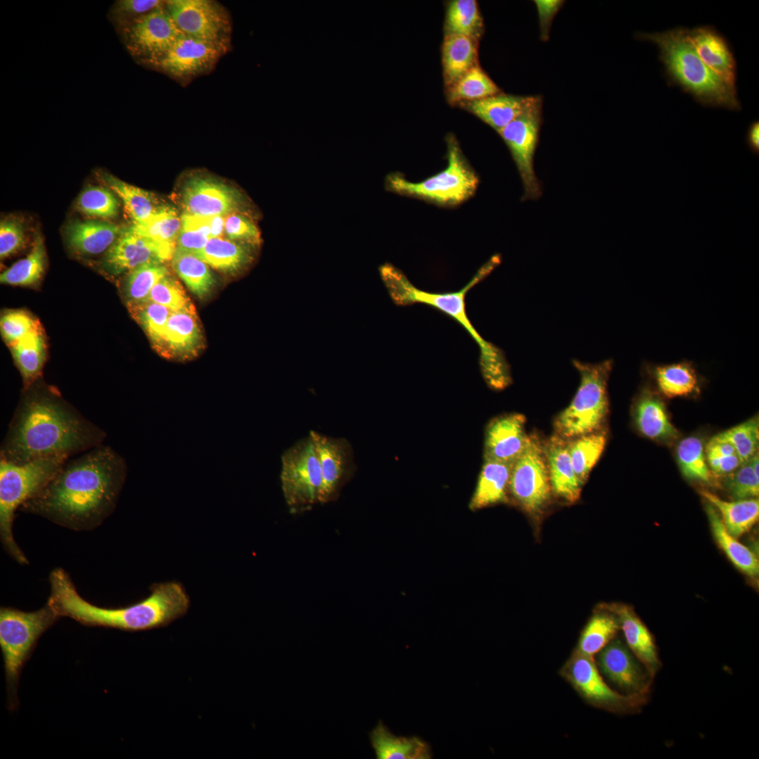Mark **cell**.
Returning <instances> with one entry per match:
<instances>
[{"label": "cell", "instance_id": "1", "mask_svg": "<svg viewBox=\"0 0 759 759\" xmlns=\"http://www.w3.org/2000/svg\"><path fill=\"white\" fill-rule=\"evenodd\" d=\"M126 472L124 459L102 443L68 459L19 509L71 530H92L115 508Z\"/></svg>", "mask_w": 759, "mask_h": 759}, {"label": "cell", "instance_id": "2", "mask_svg": "<svg viewBox=\"0 0 759 759\" xmlns=\"http://www.w3.org/2000/svg\"><path fill=\"white\" fill-rule=\"evenodd\" d=\"M36 381L24 388L1 443L0 460L22 464L51 456L70 458L103 443V429Z\"/></svg>", "mask_w": 759, "mask_h": 759}, {"label": "cell", "instance_id": "3", "mask_svg": "<svg viewBox=\"0 0 759 759\" xmlns=\"http://www.w3.org/2000/svg\"><path fill=\"white\" fill-rule=\"evenodd\" d=\"M49 582L47 602L60 617L71 618L86 626L129 632L163 628L183 616L190 606V597L177 581L155 583L146 598L119 608L100 607L86 601L63 569H53Z\"/></svg>", "mask_w": 759, "mask_h": 759}, {"label": "cell", "instance_id": "4", "mask_svg": "<svg viewBox=\"0 0 759 759\" xmlns=\"http://www.w3.org/2000/svg\"><path fill=\"white\" fill-rule=\"evenodd\" d=\"M499 263L500 257L494 256L462 290L447 293H431L417 289L399 269L390 264L379 268L382 279L396 304H427L446 313L462 324L479 347L481 370L486 382L493 389H502L511 382L510 367L502 351L484 339L470 323L465 311V296L469 289Z\"/></svg>", "mask_w": 759, "mask_h": 759}, {"label": "cell", "instance_id": "5", "mask_svg": "<svg viewBox=\"0 0 759 759\" xmlns=\"http://www.w3.org/2000/svg\"><path fill=\"white\" fill-rule=\"evenodd\" d=\"M640 39L655 44L670 79L700 103L740 110L735 86H730L701 60L688 36L677 27L661 32L640 33Z\"/></svg>", "mask_w": 759, "mask_h": 759}, {"label": "cell", "instance_id": "6", "mask_svg": "<svg viewBox=\"0 0 759 759\" xmlns=\"http://www.w3.org/2000/svg\"><path fill=\"white\" fill-rule=\"evenodd\" d=\"M69 458L51 456L22 464L0 460V538L6 552L20 564L29 562L13 537L15 512L44 488Z\"/></svg>", "mask_w": 759, "mask_h": 759}, {"label": "cell", "instance_id": "7", "mask_svg": "<svg viewBox=\"0 0 759 759\" xmlns=\"http://www.w3.org/2000/svg\"><path fill=\"white\" fill-rule=\"evenodd\" d=\"M580 384L569 405L554 420V434L566 441L603 429L609 413L607 384L612 360L590 363L573 359Z\"/></svg>", "mask_w": 759, "mask_h": 759}, {"label": "cell", "instance_id": "8", "mask_svg": "<svg viewBox=\"0 0 759 759\" xmlns=\"http://www.w3.org/2000/svg\"><path fill=\"white\" fill-rule=\"evenodd\" d=\"M60 617L47 602L41 609L25 612L11 607L0 609V646L10 710L18 705L17 689L22 668L42 634Z\"/></svg>", "mask_w": 759, "mask_h": 759}, {"label": "cell", "instance_id": "9", "mask_svg": "<svg viewBox=\"0 0 759 759\" xmlns=\"http://www.w3.org/2000/svg\"><path fill=\"white\" fill-rule=\"evenodd\" d=\"M448 164L445 169L422 181L412 182L399 173L385 179V188L392 193L441 206H456L472 197L479 178L464 157L456 139L449 136Z\"/></svg>", "mask_w": 759, "mask_h": 759}, {"label": "cell", "instance_id": "10", "mask_svg": "<svg viewBox=\"0 0 759 759\" xmlns=\"http://www.w3.org/2000/svg\"><path fill=\"white\" fill-rule=\"evenodd\" d=\"M281 464V487L290 511L298 513L319 504L321 467L317 448L309 434L284 451Z\"/></svg>", "mask_w": 759, "mask_h": 759}, {"label": "cell", "instance_id": "11", "mask_svg": "<svg viewBox=\"0 0 759 759\" xmlns=\"http://www.w3.org/2000/svg\"><path fill=\"white\" fill-rule=\"evenodd\" d=\"M508 492L531 515L540 514L548 505L552 492L543 443L537 434L528 435L524 450L513 462Z\"/></svg>", "mask_w": 759, "mask_h": 759}, {"label": "cell", "instance_id": "12", "mask_svg": "<svg viewBox=\"0 0 759 759\" xmlns=\"http://www.w3.org/2000/svg\"><path fill=\"white\" fill-rule=\"evenodd\" d=\"M129 54L153 67L183 34L164 4L117 30Z\"/></svg>", "mask_w": 759, "mask_h": 759}, {"label": "cell", "instance_id": "13", "mask_svg": "<svg viewBox=\"0 0 759 759\" xmlns=\"http://www.w3.org/2000/svg\"><path fill=\"white\" fill-rule=\"evenodd\" d=\"M541 122L542 98L537 96L528 108L498 132L508 147L522 181V200H536L543 193L533 167Z\"/></svg>", "mask_w": 759, "mask_h": 759}, {"label": "cell", "instance_id": "14", "mask_svg": "<svg viewBox=\"0 0 759 759\" xmlns=\"http://www.w3.org/2000/svg\"><path fill=\"white\" fill-rule=\"evenodd\" d=\"M564 679L588 703L614 712H625L639 705L640 695H622L604 681L594 657L575 649L559 670Z\"/></svg>", "mask_w": 759, "mask_h": 759}, {"label": "cell", "instance_id": "15", "mask_svg": "<svg viewBox=\"0 0 759 759\" xmlns=\"http://www.w3.org/2000/svg\"><path fill=\"white\" fill-rule=\"evenodd\" d=\"M229 48V43L209 41L182 34L152 67L183 85L210 72Z\"/></svg>", "mask_w": 759, "mask_h": 759}, {"label": "cell", "instance_id": "16", "mask_svg": "<svg viewBox=\"0 0 759 759\" xmlns=\"http://www.w3.org/2000/svg\"><path fill=\"white\" fill-rule=\"evenodd\" d=\"M165 6L183 34L231 44V17L220 3L213 0H168Z\"/></svg>", "mask_w": 759, "mask_h": 759}, {"label": "cell", "instance_id": "17", "mask_svg": "<svg viewBox=\"0 0 759 759\" xmlns=\"http://www.w3.org/2000/svg\"><path fill=\"white\" fill-rule=\"evenodd\" d=\"M321 467L322 484L319 504L336 501L356 472L353 450L345 438L329 436L311 431Z\"/></svg>", "mask_w": 759, "mask_h": 759}, {"label": "cell", "instance_id": "18", "mask_svg": "<svg viewBox=\"0 0 759 759\" xmlns=\"http://www.w3.org/2000/svg\"><path fill=\"white\" fill-rule=\"evenodd\" d=\"M181 197L186 213L202 216H223L246 206L244 196L237 189L202 176L188 179Z\"/></svg>", "mask_w": 759, "mask_h": 759}, {"label": "cell", "instance_id": "19", "mask_svg": "<svg viewBox=\"0 0 759 759\" xmlns=\"http://www.w3.org/2000/svg\"><path fill=\"white\" fill-rule=\"evenodd\" d=\"M176 247V243L156 241L126 228L108 249L105 263L110 271L119 274L145 264H162L172 259Z\"/></svg>", "mask_w": 759, "mask_h": 759}, {"label": "cell", "instance_id": "20", "mask_svg": "<svg viewBox=\"0 0 759 759\" xmlns=\"http://www.w3.org/2000/svg\"><path fill=\"white\" fill-rule=\"evenodd\" d=\"M595 662L599 671L627 695L642 696L647 689L645 673L620 639L609 642L596 654Z\"/></svg>", "mask_w": 759, "mask_h": 759}, {"label": "cell", "instance_id": "21", "mask_svg": "<svg viewBox=\"0 0 759 759\" xmlns=\"http://www.w3.org/2000/svg\"><path fill=\"white\" fill-rule=\"evenodd\" d=\"M525 416L517 413L494 417L485 429L484 459L513 463L528 439Z\"/></svg>", "mask_w": 759, "mask_h": 759}, {"label": "cell", "instance_id": "22", "mask_svg": "<svg viewBox=\"0 0 759 759\" xmlns=\"http://www.w3.org/2000/svg\"><path fill=\"white\" fill-rule=\"evenodd\" d=\"M204 346V338L196 313L172 312L168 318L157 352L179 361L195 358Z\"/></svg>", "mask_w": 759, "mask_h": 759}, {"label": "cell", "instance_id": "23", "mask_svg": "<svg viewBox=\"0 0 759 759\" xmlns=\"http://www.w3.org/2000/svg\"><path fill=\"white\" fill-rule=\"evenodd\" d=\"M552 492L573 503L580 495L583 484L577 477L567 448V441L554 434L543 443Z\"/></svg>", "mask_w": 759, "mask_h": 759}, {"label": "cell", "instance_id": "24", "mask_svg": "<svg viewBox=\"0 0 759 759\" xmlns=\"http://www.w3.org/2000/svg\"><path fill=\"white\" fill-rule=\"evenodd\" d=\"M688 36L703 63L726 83L735 86L736 63L724 38L710 26L688 30Z\"/></svg>", "mask_w": 759, "mask_h": 759}, {"label": "cell", "instance_id": "25", "mask_svg": "<svg viewBox=\"0 0 759 759\" xmlns=\"http://www.w3.org/2000/svg\"><path fill=\"white\" fill-rule=\"evenodd\" d=\"M599 605L616 616L628 647L644 664L648 673L654 675L659 667L656 647L649 631L634 610L623 604Z\"/></svg>", "mask_w": 759, "mask_h": 759}, {"label": "cell", "instance_id": "26", "mask_svg": "<svg viewBox=\"0 0 759 759\" xmlns=\"http://www.w3.org/2000/svg\"><path fill=\"white\" fill-rule=\"evenodd\" d=\"M536 97L537 96H518L500 93L481 100L461 104L498 132L528 108Z\"/></svg>", "mask_w": 759, "mask_h": 759}, {"label": "cell", "instance_id": "27", "mask_svg": "<svg viewBox=\"0 0 759 759\" xmlns=\"http://www.w3.org/2000/svg\"><path fill=\"white\" fill-rule=\"evenodd\" d=\"M512 465V463L484 459L476 486L469 504L471 510L509 502L508 484Z\"/></svg>", "mask_w": 759, "mask_h": 759}, {"label": "cell", "instance_id": "28", "mask_svg": "<svg viewBox=\"0 0 759 759\" xmlns=\"http://www.w3.org/2000/svg\"><path fill=\"white\" fill-rule=\"evenodd\" d=\"M124 228L105 221L86 220L69 224L66 234L70 246L83 254H98L108 250Z\"/></svg>", "mask_w": 759, "mask_h": 759}, {"label": "cell", "instance_id": "29", "mask_svg": "<svg viewBox=\"0 0 759 759\" xmlns=\"http://www.w3.org/2000/svg\"><path fill=\"white\" fill-rule=\"evenodd\" d=\"M633 410L635 424L645 436L659 441H670L677 438V432L668 418L665 405L655 394L643 390Z\"/></svg>", "mask_w": 759, "mask_h": 759}, {"label": "cell", "instance_id": "30", "mask_svg": "<svg viewBox=\"0 0 759 759\" xmlns=\"http://www.w3.org/2000/svg\"><path fill=\"white\" fill-rule=\"evenodd\" d=\"M258 247L221 237L212 238L195 256L216 270L233 273L245 269L252 262Z\"/></svg>", "mask_w": 759, "mask_h": 759}, {"label": "cell", "instance_id": "31", "mask_svg": "<svg viewBox=\"0 0 759 759\" xmlns=\"http://www.w3.org/2000/svg\"><path fill=\"white\" fill-rule=\"evenodd\" d=\"M377 759H430L432 752L427 742L417 737H397L382 721L369 734Z\"/></svg>", "mask_w": 759, "mask_h": 759}, {"label": "cell", "instance_id": "32", "mask_svg": "<svg viewBox=\"0 0 759 759\" xmlns=\"http://www.w3.org/2000/svg\"><path fill=\"white\" fill-rule=\"evenodd\" d=\"M478 40L462 35L445 34L442 66L447 88L478 63Z\"/></svg>", "mask_w": 759, "mask_h": 759}, {"label": "cell", "instance_id": "33", "mask_svg": "<svg viewBox=\"0 0 759 759\" xmlns=\"http://www.w3.org/2000/svg\"><path fill=\"white\" fill-rule=\"evenodd\" d=\"M700 493L720 514L725 528L736 538L748 531L758 520L759 501L756 498L729 502L707 490H701Z\"/></svg>", "mask_w": 759, "mask_h": 759}, {"label": "cell", "instance_id": "34", "mask_svg": "<svg viewBox=\"0 0 759 759\" xmlns=\"http://www.w3.org/2000/svg\"><path fill=\"white\" fill-rule=\"evenodd\" d=\"M24 388L39 379L46 361V344L41 327L10 346Z\"/></svg>", "mask_w": 759, "mask_h": 759}, {"label": "cell", "instance_id": "35", "mask_svg": "<svg viewBox=\"0 0 759 759\" xmlns=\"http://www.w3.org/2000/svg\"><path fill=\"white\" fill-rule=\"evenodd\" d=\"M706 511L713 536L727 557L747 576H758L759 561L757 556L727 531L720 514L709 502L706 505Z\"/></svg>", "mask_w": 759, "mask_h": 759}, {"label": "cell", "instance_id": "36", "mask_svg": "<svg viewBox=\"0 0 759 759\" xmlns=\"http://www.w3.org/2000/svg\"><path fill=\"white\" fill-rule=\"evenodd\" d=\"M619 629L616 616L598 605L581 632L574 649L584 655L595 657L616 637Z\"/></svg>", "mask_w": 759, "mask_h": 759}, {"label": "cell", "instance_id": "37", "mask_svg": "<svg viewBox=\"0 0 759 759\" xmlns=\"http://www.w3.org/2000/svg\"><path fill=\"white\" fill-rule=\"evenodd\" d=\"M101 178L122 199L126 212L134 220V223L145 221L162 207L158 206L154 196L145 190L108 174H103Z\"/></svg>", "mask_w": 759, "mask_h": 759}, {"label": "cell", "instance_id": "38", "mask_svg": "<svg viewBox=\"0 0 759 759\" xmlns=\"http://www.w3.org/2000/svg\"><path fill=\"white\" fill-rule=\"evenodd\" d=\"M172 266L190 292L199 298L206 297L214 285L207 264L197 256L176 247Z\"/></svg>", "mask_w": 759, "mask_h": 759}, {"label": "cell", "instance_id": "39", "mask_svg": "<svg viewBox=\"0 0 759 759\" xmlns=\"http://www.w3.org/2000/svg\"><path fill=\"white\" fill-rule=\"evenodd\" d=\"M654 376L659 391L668 398L689 396L699 388L696 372L688 362L656 366Z\"/></svg>", "mask_w": 759, "mask_h": 759}, {"label": "cell", "instance_id": "40", "mask_svg": "<svg viewBox=\"0 0 759 759\" xmlns=\"http://www.w3.org/2000/svg\"><path fill=\"white\" fill-rule=\"evenodd\" d=\"M445 34L462 35L479 41L484 32L483 18L475 0H453L448 4Z\"/></svg>", "mask_w": 759, "mask_h": 759}, {"label": "cell", "instance_id": "41", "mask_svg": "<svg viewBox=\"0 0 759 759\" xmlns=\"http://www.w3.org/2000/svg\"><path fill=\"white\" fill-rule=\"evenodd\" d=\"M606 443V435L603 429L567 441L573 469L583 485L604 451Z\"/></svg>", "mask_w": 759, "mask_h": 759}, {"label": "cell", "instance_id": "42", "mask_svg": "<svg viewBox=\"0 0 759 759\" xmlns=\"http://www.w3.org/2000/svg\"><path fill=\"white\" fill-rule=\"evenodd\" d=\"M500 90L477 64L447 88L450 104H461L481 100L500 93Z\"/></svg>", "mask_w": 759, "mask_h": 759}, {"label": "cell", "instance_id": "43", "mask_svg": "<svg viewBox=\"0 0 759 759\" xmlns=\"http://www.w3.org/2000/svg\"><path fill=\"white\" fill-rule=\"evenodd\" d=\"M45 264L44 242L41 236H37L30 253L4 271L0 275V281L11 285H32L41 278Z\"/></svg>", "mask_w": 759, "mask_h": 759}, {"label": "cell", "instance_id": "44", "mask_svg": "<svg viewBox=\"0 0 759 759\" xmlns=\"http://www.w3.org/2000/svg\"><path fill=\"white\" fill-rule=\"evenodd\" d=\"M181 227V221L176 211L164 206L148 219L134 223L127 230L156 241L176 243Z\"/></svg>", "mask_w": 759, "mask_h": 759}, {"label": "cell", "instance_id": "45", "mask_svg": "<svg viewBox=\"0 0 759 759\" xmlns=\"http://www.w3.org/2000/svg\"><path fill=\"white\" fill-rule=\"evenodd\" d=\"M127 305L132 316L143 327L157 351L162 342L168 318L173 311L150 301L129 303Z\"/></svg>", "mask_w": 759, "mask_h": 759}, {"label": "cell", "instance_id": "46", "mask_svg": "<svg viewBox=\"0 0 759 759\" xmlns=\"http://www.w3.org/2000/svg\"><path fill=\"white\" fill-rule=\"evenodd\" d=\"M169 274L168 268L158 263L145 264L130 271L124 290L127 303L145 301L153 287Z\"/></svg>", "mask_w": 759, "mask_h": 759}, {"label": "cell", "instance_id": "47", "mask_svg": "<svg viewBox=\"0 0 759 759\" xmlns=\"http://www.w3.org/2000/svg\"><path fill=\"white\" fill-rule=\"evenodd\" d=\"M677 458L683 475L689 479L709 483L711 472L706 461L701 441L696 436L682 439L677 448Z\"/></svg>", "mask_w": 759, "mask_h": 759}, {"label": "cell", "instance_id": "48", "mask_svg": "<svg viewBox=\"0 0 759 759\" xmlns=\"http://www.w3.org/2000/svg\"><path fill=\"white\" fill-rule=\"evenodd\" d=\"M715 436L733 446L742 464L756 453L759 441L758 417L750 419Z\"/></svg>", "mask_w": 759, "mask_h": 759}, {"label": "cell", "instance_id": "49", "mask_svg": "<svg viewBox=\"0 0 759 759\" xmlns=\"http://www.w3.org/2000/svg\"><path fill=\"white\" fill-rule=\"evenodd\" d=\"M145 301L164 306L173 312L195 313V306L183 287L170 274L161 279L153 287Z\"/></svg>", "mask_w": 759, "mask_h": 759}, {"label": "cell", "instance_id": "50", "mask_svg": "<svg viewBox=\"0 0 759 759\" xmlns=\"http://www.w3.org/2000/svg\"><path fill=\"white\" fill-rule=\"evenodd\" d=\"M76 206L79 211L87 215L112 218L117 214L119 203L107 188L89 186L79 194Z\"/></svg>", "mask_w": 759, "mask_h": 759}, {"label": "cell", "instance_id": "51", "mask_svg": "<svg viewBox=\"0 0 759 759\" xmlns=\"http://www.w3.org/2000/svg\"><path fill=\"white\" fill-rule=\"evenodd\" d=\"M706 453L710 470L717 476H727L741 465L733 446L715 436L708 443Z\"/></svg>", "mask_w": 759, "mask_h": 759}, {"label": "cell", "instance_id": "52", "mask_svg": "<svg viewBox=\"0 0 759 759\" xmlns=\"http://www.w3.org/2000/svg\"><path fill=\"white\" fill-rule=\"evenodd\" d=\"M164 4V1L160 0H117L111 6L108 16L117 30Z\"/></svg>", "mask_w": 759, "mask_h": 759}, {"label": "cell", "instance_id": "53", "mask_svg": "<svg viewBox=\"0 0 759 759\" xmlns=\"http://www.w3.org/2000/svg\"><path fill=\"white\" fill-rule=\"evenodd\" d=\"M40 327L38 320L24 310H9L1 317V332L9 346Z\"/></svg>", "mask_w": 759, "mask_h": 759}, {"label": "cell", "instance_id": "54", "mask_svg": "<svg viewBox=\"0 0 759 759\" xmlns=\"http://www.w3.org/2000/svg\"><path fill=\"white\" fill-rule=\"evenodd\" d=\"M727 476L725 485L734 500L758 496L759 476L755 474L749 460Z\"/></svg>", "mask_w": 759, "mask_h": 759}, {"label": "cell", "instance_id": "55", "mask_svg": "<svg viewBox=\"0 0 759 759\" xmlns=\"http://www.w3.org/2000/svg\"><path fill=\"white\" fill-rule=\"evenodd\" d=\"M224 233L228 239L259 245L261 233L250 216L242 213H231L225 218Z\"/></svg>", "mask_w": 759, "mask_h": 759}, {"label": "cell", "instance_id": "56", "mask_svg": "<svg viewBox=\"0 0 759 759\" xmlns=\"http://www.w3.org/2000/svg\"><path fill=\"white\" fill-rule=\"evenodd\" d=\"M22 223L18 219H9L0 223V257L4 259L20 250L25 244Z\"/></svg>", "mask_w": 759, "mask_h": 759}, {"label": "cell", "instance_id": "57", "mask_svg": "<svg viewBox=\"0 0 759 759\" xmlns=\"http://www.w3.org/2000/svg\"><path fill=\"white\" fill-rule=\"evenodd\" d=\"M210 238L203 232L181 227L176 247L194 255L202 250Z\"/></svg>", "mask_w": 759, "mask_h": 759}, {"label": "cell", "instance_id": "58", "mask_svg": "<svg viewBox=\"0 0 759 759\" xmlns=\"http://www.w3.org/2000/svg\"><path fill=\"white\" fill-rule=\"evenodd\" d=\"M534 2L538 11L540 37L543 41H547L549 37L552 20L564 1L559 0H536Z\"/></svg>", "mask_w": 759, "mask_h": 759}, {"label": "cell", "instance_id": "59", "mask_svg": "<svg viewBox=\"0 0 759 759\" xmlns=\"http://www.w3.org/2000/svg\"><path fill=\"white\" fill-rule=\"evenodd\" d=\"M746 141L751 151L755 155L759 154V122H753L748 126Z\"/></svg>", "mask_w": 759, "mask_h": 759}]
</instances>
